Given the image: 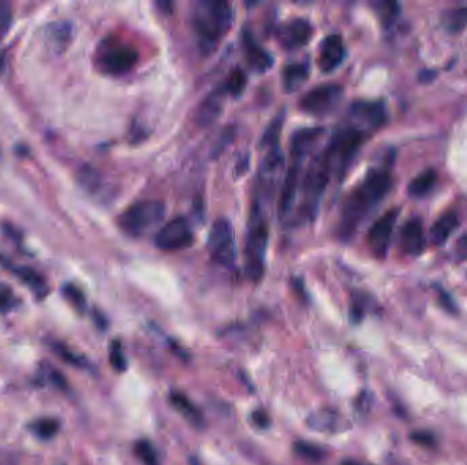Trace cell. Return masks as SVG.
Returning <instances> with one entry per match:
<instances>
[{"mask_svg": "<svg viewBox=\"0 0 467 465\" xmlns=\"http://www.w3.org/2000/svg\"><path fill=\"white\" fill-rule=\"evenodd\" d=\"M391 187V175L387 171L374 170L367 175L361 185L351 191V194L346 198L340 212L337 231L342 239H349L354 235L361 223L388 195Z\"/></svg>", "mask_w": 467, "mask_h": 465, "instance_id": "cell-1", "label": "cell"}, {"mask_svg": "<svg viewBox=\"0 0 467 465\" xmlns=\"http://www.w3.org/2000/svg\"><path fill=\"white\" fill-rule=\"evenodd\" d=\"M233 6L223 0H204L193 10V29L205 53L212 52L233 28Z\"/></svg>", "mask_w": 467, "mask_h": 465, "instance_id": "cell-2", "label": "cell"}, {"mask_svg": "<svg viewBox=\"0 0 467 465\" xmlns=\"http://www.w3.org/2000/svg\"><path fill=\"white\" fill-rule=\"evenodd\" d=\"M364 140L365 133L357 126L339 130L332 137L324 152L320 154V158L326 164L331 176L344 174Z\"/></svg>", "mask_w": 467, "mask_h": 465, "instance_id": "cell-3", "label": "cell"}, {"mask_svg": "<svg viewBox=\"0 0 467 465\" xmlns=\"http://www.w3.org/2000/svg\"><path fill=\"white\" fill-rule=\"evenodd\" d=\"M166 217V206L160 201H140L119 216V227L133 237H141L156 230Z\"/></svg>", "mask_w": 467, "mask_h": 465, "instance_id": "cell-4", "label": "cell"}, {"mask_svg": "<svg viewBox=\"0 0 467 465\" xmlns=\"http://www.w3.org/2000/svg\"><path fill=\"white\" fill-rule=\"evenodd\" d=\"M268 226L264 216L258 209L249 223L247 240H246V275L252 281H258L264 275L265 269V255L268 247Z\"/></svg>", "mask_w": 467, "mask_h": 465, "instance_id": "cell-5", "label": "cell"}, {"mask_svg": "<svg viewBox=\"0 0 467 465\" xmlns=\"http://www.w3.org/2000/svg\"><path fill=\"white\" fill-rule=\"evenodd\" d=\"M139 51L118 39H108L97 51L96 63L101 73L108 75H125L139 63Z\"/></svg>", "mask_w": 467, "mask_h": 465, "instance_id": "cell-6", "label": "cell"}, {"mask_svg": "<svg viewBox=\"0 0 467 465\" xmlns=\"http://www.w3.org/2000/svg\"><path fill=\"white\" fill-rule=\"evenodd\" d=\"M208 251L212 259L223 266H231L236 259L235 231L230 220L218 219L208 236Z\"/></svg>", "mask_w": 467, "mask_h": 465, "instance_id": "cell-7", "label": "cell"}, {"mask_svg": "<svg viewBox=\"0 0 467 465\" xmlns=\"http://www.w3.org/2000/svg\"><path fill=\"white\" fill-rule=\"evenodd\" d=\"M342 95L343 91L339 85L326 84L305 94L299 101V108L309 115L323 116L337 107Z\"/></svg>", "mask_w": 467, "mask_h": 465, "instance_id": "cell-8", "label": "cell"}, {"mask_svg": "<svg viewBox=\"0 0 467 465\" xmlns=\"http://www.w3.org/2000/svg\"><path fill=\"white\" fill-rule=\"evenodd\" d=\"M194 240L193 230L186 219L175 217L166 223L155 236L156 246L163 251H179Z\"/></svg>", "mask_w": 467, "mask_h": 465, "instance_id": "cell-9", "label": "cell"}, {"mask_svg": "<svg viewBox=\"0 0 467 465\" xmlns=\"http://www.w3.org/2000/svg\"><path fill=\"white\" fill-rule=\"evenodd\" d=\"M398 215V209L387 212L374 223L368 232V244L377 258H384L388 251Z\"/></svg>", "mask_w": 467, "mask_h": 465, "instance_id": "cell-10", "label": "cell"}, {"mask_svg": "<svg viewBox=\"0 0 467 465\" xmlns=\"http://www.w3.org/2000/svg\"><path fill=\"white\" fill-rule=\"evenodd\" d=\"M313 35V26L308 19L297 18L292 19L278 30V42L281 47L287 51H295L308 44V42L312 39Z\"/></svg>", "mask_w": 467, "mask_h": 465, "instance_id": "cell-11", "label": "cell"}, {"mask_svg": "<svg viewBox=\"0 0 467 465\" xmlns=\"http://www.w3.org/2000/svg\"><path fill=\"white\" fill-rule=\"evenodd\" d=\"M346 56V48L343 39L339 35H331L327 36L319 52V67L324 73L335 71L344 60Z\"/></svg>", "mask_w": 467, "mask_h": 465, "instance_id": "cell-12", "label": "cell"}, {"mask_svg": "<svg viewBox=\"0 0 467 465\" xmlns=\"http://www.w3.org/2000/svg\"><path fill=\"white\" fill-rule=\"evenodd\" d=\"M400 248L407 255H420L425 250L426 241L422 224L418 220H410L405 224L402 228L400 237H399Z\"/></svg>", "mask_w": 467, "mask_h": 465, "instance_id": "cell-13", "label": "cell"}, {"mask_svg": "<svg viewBox=\"0 0 467 465\" xmlns=\"http://www.w3.org/2000/svg\"><path fill=\"white\" fill-rule=\"evenodd\" d=\"M323 133V129H305L295 133L291 142V153L295 161L301 163L316 147Z\"/></svg>", "mask_w": 467, "mask_h": 465, "instance_id": "cell-14", "label": "cell"}, {"mask_svg": "<svg viewBox=\"0 0 467 465\" xmlns=\"http://www.w3.org/2000/svg\"><path fill=\"white\" fill-rule=\"evenodd\" d=\"M306 424L319 432H342L346 428L344 419L329 410H319L306 419Z\"/></svg>", "mask_w": 467, "mask_h": 465, "instance_id": "cell-15", "label": "cell"}, {"mask_svg": "<svg viewBox=\"0 0 467 465\" xmlns=\"http://www.w3.org/2000/svg\"><path fill=\"white\" fill-rule=\"evenodd\" d=\"M351 115L360 123L377 129L380 127L384 120V109L381 105L374 102H357L351 107Z\"/></svg>", "mask_w": 467, "mask_h": 465, "instance_id": "cell-16", "label": "cell"}, {"mask_svg": "<svg viewBox=\"0 0 467 465\" xmlns=\"http://www.w3.org/2000/svg\"><path fill=\"white\" fill-rule=\"evenodd\" d=\"M459 226V219L457 216V213L454 212H448L446 215H443L432 227L430 230V240L437 244V246H443L450 236L454 233L457 230V227Z\"/></svg>", "mask_w": 467, "mask_h": 465, "instance_id": "cell-17", "label": "cell"}, {"mask_svg": "<svg viewBox=\"0 0 467 465\" xmlns=\"http://www.w3.org/2000/svg\"><path fill=\"white\" fill-rule=\"evenodd\" d=\"M309 75L308 63H291L283 70V85L287 92H295Z\"/></svg>", "mask_w": 467, "mask_h": 465, "instance_id": "cell-18", "label": "cell"}, {"mask_svg": "<svg viewBox=\"0 0 467 465\" xmlns=\"http://www.w3.org/2000/svg\"><path fill=\"white\" fill-rule=\"evenodd\" d=\"M170 401L177 408V411L181 412L191 424H194L195 427H201L202 426L204 419H202L201 412L190 401V399L187 397L186 394H184L182 392H173L170 394Z\"/></svg>", "mask_w": 467, "mask_h": 465, "instance_id": "cell-19", "label": "cell"}, {"mask_svg": "<svg viewBox=\"0 0 467 465\" xmlns=\"http://www.w3.org/2000/svg\"><path fill=\"white\" fill-rule=\"evenodd\" d=\"M47 40L55 51H63L71 40V25L67 22L52 24L48 28Z\"/></svg>", "mask_w": 467, "mask_h": 465, "instance_id": "cell-20", "label": "cell"}, {"mask_svg": "<svg viewBox=\"0 0 467 465\" xmlns=\"http://www.w3.org/2000/svg\"><path fill=\"white\" fill-rule=\"evenodd\" d=\"M246 53H247V62L252 67V70L257 71V73H265L267 70L271 69L274 59L272 56L264 51L263 48L247 42V47H246Z\"/></svg>", "mask_w": 467, "mask_h": 465, "instance_id": "cell-21", "label": "cell"}, {"mask_svg": "<svg viewBox=\"0 0 467 465\" xmlns=\"http://www.w3.org/2000/svg\"><path fill=\"white\" fill-rule=\"evenodd\" d=\"M223 94H226V92L223 91V88L215 93L211 94L201 105L200 111H198V120L202 123V125H208L211 122H213L218 115L220 113V108H222V97Z\"/></svg>", "mask_w": 467, "mask_h": 465, "instance_id": "cell-22", "label": "cell"}, {"mask_svg": "<svg viewBox=\"0 0 467 465\" xmlns=\"http://www.w3.org/2000/svg\"><path fill=\"white\" fill-rule=\"evenodd\" d=\"M437 182V174L433 170H426L421 172L409 185V194L413 198H422L429 194Z\"/></svg>", "mask_w": 467, "mask_h": 465, "instance_id": "cell-23", "label": "cell"}, {"mask_svg": "<svg viewBox=\"0 0 467 465\" xmlns=\"http://www.w3.org/2000/svg\"><path fill=\"white\" fill-rule=\"evenodd\" d=\"M15 273L37 296H46L48 292L47 282L44 277L40 276L35 269L22 266V268H17Z\"/></svg>", "mask_w": 467, "mask_h": 465, "instance_id": "cell-24", "label": "cell"}, {"mask_svg": "<svg viewBox=\"0 0 467 465\" xmlns=\"http://www.w3.org/2000/svg\"><path fill=\"white\" fill-rule=\"evenodd\" d=\"M59 428H60L59 421L52 418L39 419L30 424V430L33 431V434L44 441L52 439L58 434Z\"/></svg>", "mask_w": 467, "mask_h": 465, "instance_id": "cell-25", "label": "cell"}, {"mask_svg": "<svg viewBox=\"0 0 467 465\" xmlns=\"http://www.w3.org/2000/svg\"><path fill=\"white\" fill-rule=\"evenodd\" d=\"M294 452L302 459H306L309 462H323L327 456L324 449L303 441H298L294 444Z\"/></svg>", "mask_w": 467, "mask_h": 465, "instance_id": "cell-26", "label": "cell"}, {"mask_svg": "<svg viewBox=\"0 0 467 465\" xmlns=\"http://www.w3.org/2000/svg\"><path fill=\"white\" fill-rule=\"evenodd\" d=\"M53 349L58 354V356L60 359H63L66 363H69V365H71L74 367H81V369L88 367V361L82 355H80V354L74 352L73 349H70L67 345H64L62 343H56L53 345Z\"/></svg>", "mask_w": 467, "mask_h": 465, "instance_id": "cell-27", "label": "cell"}, {"mask_svg": "<svg viewBox=\"0 0 467 465\" xmlns=\"http://www.w3.org/2000/svg\"><path fill=\"white\" fill-rule=\"evenodd\" d=\"M245 86H246V75L243 74L242 70L236 69V70H234L233 73L230 74V77L227 78V81L224 82L223 91L226 92V94L236 97L245 91Z\"/></svg>", "mask_w": 467, "mask_h": 465, "instance_id": "cell-28", "label": "cell"}, {"mask_svg": "<svg viewBox=\"0 0 467 465\" xmlns=\"http://www.w3.org/2000/svg\"><path fill=\"white\" fill-rule=\"evenodd\" d=\"M63 296L67 299L69 303L73 304V307H76L78 311H84L87 307V298L84 295V292L73 285V284H66L62 289Z\"/></svg>", "mask_w": 467, "mask_h": 465, "instance_id": "cell-29", "label": "cell"}, {"mask_svg": "<svg viewBox=\"0 0 467 465\" xmlns=\"http://www.w3.org/2000/svg\"><path fill=\"white\" fill-rule=\"evenodd\" d=\"M134 453H136V456L140 459L143 465H160L159 464V459H157L155 448L146 439H142V441H139L136 444Z\"/></svg>", "mask_w": 467, "mask_h": 465, "instance_id": "cell-30", "label": "cell"}, {"mask_svg": "<svg viewBox=\"0 0 467 465\" xmlns=\"http://www.w3.org/2000/svg\"><path fill=\"white\" fill-rule=\"evenodd\" d=\"M109 362L111 366L116 370V372H122L126 370V358H125V352L122 348V344L119 340H114L111 343V348H109Z\"/></svg>", "mask_w": 467, "mask_h": 465, "instance_id": "cell-31", "label": "cell"}, {"mask_svg": "<svg viewBox=\"0 0 467 465\" xmlns=\"http://www.w3.org/2000/svg\"><path fill=\"white\" fill-rule=\"evenodd\" d=\"M18 304V299L12 288L4 282H0V314L11 311Z\"/></svg>", "mask_w": 467, "mask_h": 465, "instance_id": "cell-32", "label": "cell"}, {"mask_svg": "<svg viewBox=\"0 0 467 465\" xmlns=\"http://www.w3.org/2000/svg\"><path fill=\"white\" fill-rule=\"evenodd\" d=\"M12 22V11L8 3L0 1V40L6 37L11 28Z\"/></svg>", "mask_w": 467, "mask_h": 465, "instance_id": "cell-33", "label": "cell"}, {"mask_svg": "<svg viewBox=\"0 0 467 465\" xmlns=\"http://www.w3.org/2000/svg\"><path fill=\"white\" fill-rule=\"evenodd\" d=\"M380 15H381V19L385 22V24H389L391 21L395 19V17L399 14V6L394 1H384V3H380L378 7H377Z\"/></svg>", "mask_w": 467, "mask_h": 465, "instance_id": "cell-34", "label": "cell"}, {"mask_svg": "<svg viewBox=\"0 0 467 465\" xmlns=\"http://www.w3.org/2000/svg\"><path fill=\"white\" fill-rule=\"evenodd\" d=\"M43 375L47 378L48 381H49L53 386H56V388H59V389H62V390H66V389L69 388L66 378L62 375V372H58L56 369L47 367V370L44 369Z\"/></svg>", "mask_w": 467, "mask_h": 465, "instance_id": "cell-35", "label": "cell"}, {"mask_svg": "<svg viewBox=\"0 0 467 465\" xmlns=\"http://www.w3.org/2000/svg\"><path fill=\"white\" fill-rule=\"evenodd\" d=\"M252 419H253V423H254V426H256V427H258V428H261V430H264V428H268V427H270V424H271V420H270L268 414H267V412H264V411H256V412H253Z\"/></svg>", "mask_w": 467, "mask_h": 465, "instance_id": "cell-36", "label": "cell"}, {"mask_svg": "<svg viewBox=\"0 0 467 465\" xmlns=\"http://www.w3.org/2000/svg\"><path fill=\"white\" fill-rule=\"evenodd\" d=\"M457 253L462 257V258H467V233L465 236H462L457 244Z\"/></svg>", "mask_w": 467, "mask_h": 465, "instance_id": "cell-37", "label": "cell"}, {"mask_svg": "<svg viewBox=\"0 0 467 465\" xmlns=\"http://www.w3.org/2000/svg\"><path fill=\"white\" fill-rule=\"evenodd\" d=\"M342 465H368V464H364V463H360V462H354V460H346V462H343V463H342Z\"/></svg>", "mask_w": 467, "mask_h": 465, "instance_id": "cell-38", "label": "cell"}]
</instances>
